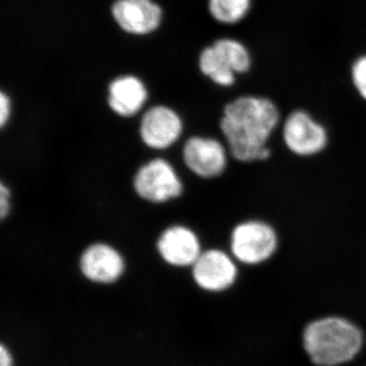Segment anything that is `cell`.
Here are the masks:
<instances>
[{
    "instance_id": "cell-1",
    "label": "cell",
    "mask_w": 366,
    "mask_h": 366,
    "mask_svg": "<svg viewBox=\"0 0 366 366\" xmlns=\"http://www.w3.org/2000/svg\"><path fill=\"white\" fill-rule=\"evenodd\" d=\"M280 122L269 99L244 96L224 108L220 127L231 155L240 162H257L271 156L269 141Z\"/></svg>"
},
{
    "instance_id": "cell-2",
    "label": "cell",
    "mask_w": 366,
    "mask_h": 366,
    "mask_svg": "<svg viewBox=\"0 0 366 366\" xmlns=\"http://www.w3.org/2000/svg\"><path fill=\"white\" fill-rule=\"evenodd\" d=\"M365 333L353 320L329 315L308 322L301 330L305 357L314 366H343L360 356Z\"/></svg>"
},
{
    "instance_id": "cell-3",
    "label": "cell",
    "mask_w": 366,
    "mask_h": 366,
    "mask_svg": "<svg viewBox=\"0 0 366 366\" xmlns=\"http://www.w3.org/2000/svg\"><path fill=\"white\" fill-rule=\"evenodd\" d=\"M279 237L273 226L261 220L244 221L233 228L231 254L247 266L268 262L278 249Z\"/></svg>"
},
{
    "instance_id": "cell-4",
    "label": "cell",
    "mask_w": 366,
    "mask_h": 366,
    "mask_svg": "<svg viewBox=\"0 0 366 366\" xmlns=\"http://www.w3.org/2000/svg\"><path fill=\"white\" fill-rule=\"evenodd\" d=\"M250 67V56L247 48L231 39L216 41L206 48L199 56V69L212 81L223 86H232L235 72H245Z\"/></svg>"
},
{
    "instance_id": "cell-5",
    "label": "cell",
    "mask_w": 366,
    "mask_h": 366,
    "mask_svg": "<svg viewBox=\"0 0 366 366\" xmlns=\"http://www.w3.org/2000/svg\"><path fill=\"white\" fill-rule=\"evenodd\" d=\"M137 196L151 203H165L182 194L179 177L167 161L154 159L137 171L134 178Z\"/></svg>"
},
{
    "instance_id": "cell-6",
    "label": "cell",
    "mask_w": 366,
    "mask_h": 366,
    "mask_svg": "<svg viewBox=\"0 0 366 366\" xmlns=\"http://www.w3.org/2000/svg\"><path fill=\"white\" fill-rule=\"evenodd\" d=\"M283 141L291 153L300 157H312L327 148V129L303 110L290 113L282 131Z\"/></svg>"
},
{
    "instance_id": "cell-7",
    "label": "cell",
    "mask_w": 366,
    "mask_h": 366,
    "mask_svg": "<svg viewBox=\"0 0 366 366\" xmlns=\"http://www.w3.org/2000/svg\"><path fill=\"white\" fill-rule=\"evenodd\" d=\"M232 254L220 249L202 252L192 264V277L199 288L208 292H222L234 285L238 277L237 264Z\"/></svg>"
},
{
    "instance_id": "cell-8",
    "label": "cell",
    "mask_w": 366,
    "mask_h": 366,
    "mask_svg": "<svg viewBox=\"0 0 366 366\" xmlns=\"http://www.w3.org/2000/svg\"><path fill=\"white\" fill-rule=\"evenodd\" d=\"M182 156L189 169L202 178L220 177L227 166L226 149L209 137H190L183 147Z\"/></svg>"
},
{
    "instance_id": "cell-9",
    "label": "cell",
    "mask_w": 366,
    "mask_h": 366,
    "mask_svg": "<svg viewBox=\"0 0 366 366\" xmlns=\"http://www.w3.org/2000/svg\"><path fill=\"white\" fill-rule=\"evenodd\" d=\"M182 132V122L177 113L166 106H155L141 120L139 134L144 144L156 150L172 146Z\"/></svg>"
},
{
    "instance_id": "cell-10",
    "label": "cell",
    "mask_w": 366,
    "mask_h": 366,
    "mask_svg": "<svg viewBox=\"0 0 366 366\" xmlns=\"http://www.w3.org/2000/svg\"><path fill=\"white\" fill-rule=\"evenodd\" d=\"M88 280L98 284L117 282L124 272V261L117 249L105 243H95L85 249L79 262Z\"/></svg>"
},
{
    "instance_id": "cell-11",
    "label": "cell",
    "mask_w": 366,
    "mask_h": 366,
    "mask_svg": "<svg viewBox=\"0 0 366 366\" xmlns=\"http://www.w3.org/2000/svg\"><path fill=\"white\" fill-rule=\"evenodd\" d=\"M112 14L125 32L144 35L155 31L161 23L162 11L151 0H117Z\"/></svg>"
},
{
    "instance_id": "cell-12",
    "label": "cell",
    "mask_w": 366,
    "mask_h": 366,
    "mask_svg": "<svg viewBox=\"0 0 366 366\" xmlns=\"http://www.w3.org/2000/svg\"><path fill=\"white\" fill-rule=\"evenodd\" d=\"M157 249L164 261L174 267H192L203 252L196 233L183 226L166 229L158 239Z\"/></svg>"
},
{
    "instance_id": "cell-13",
    "label": "cell",
    "mask_w": 366,
    "mask_h": 366,
    "mask_svg": "<svg viewBox=\"0 0 366 366\" xmlns=\"http://www.w3.org/2000/svg\"><path fill=\"white\" fill-rule=\"evenodd\" d=\"M147 95L144 84L136 76H120L110 84L108 104L120 117H131L142 109Z\"/></svg>"
},
{
    "instance_id": "cell-14",
    "label": "cell",
    "mask_w": 366,
    "mask_h": 366,
    "mask_svg": "<svg viewBox=\"0 0 366 366\" xmlns=\"http://www.w3.org/2000/svg\"><path fill=\"white\" fill-rule=\"evenodd\" d=\"M250 7V0H209V9L217 21L234 24L242 20Z\"/></svg>"
},
{
    "instance_id": "cell-15",
    "label": "cell",
    "mask_w": 366,
    "mask_h": 366,
    "mask_svg": "<svg viewBox=\"0 0 366 366\" xmlns=\"http://www.w3.org/2000/svg\"><path fill=\"white\" fill-rule=\"evenodd\" d=\"M352 79L356 90L366 100V56L361 57L354 64Z\"/></svg>"
},
{
    "instance_id": "cell-16",
    "label": "cell",
    "mask_w": 366,
    "mask_h": 366,
    "mask_svg": "<svg viewBox=\"0 0 366 366\" xmlns=\"http://www.w3.org/2000/svg\"><path fill=\"white\" fill-rule=\"evenodd\" d=\"M11 212V190L4 184L0 183V217L2 220L9 216Z\"/></svg>"
},
{
    "instance_id": "cell-17",
    "label": "cell",
    "mask_w": 366,
    "mask_h": 366,
    "mask_svg": "<svg viewBox=\"0 0 366 366\" xmlns=\"http://www.w3.org/2000/svg\"><path fill=\"white\" fill-rule=\"evenodd\" d=\"M11 117V101L4 92L0 94V127H4Z\"/></svg>"
},
{
    "instance_id": "cell-18",
    "label": "cell",
    "mask_w": 366,
    "mask_h": 366,
    "mask_svg": "<svg viewBox=\"0 0 366 366\" xmlns=\"http://www.w3.org/2000/svg\"><path fill=\"white\" fill-rule=\"evenodd\" d=\"M0 366H14L13 355L4 345L0 348Z\"/></svg>"
}]
</instances>
